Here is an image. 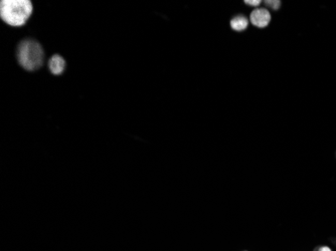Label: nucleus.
I'll list each match as a JSON object with an SVG mask.
<instances>
[{"label": "nucleus", "instance_id": "nucleus-3", "mask_svg": "<svg viewBox=\"0 0 336 251\" xmlns=\"http://www.w3.org/2000/svg\"><path fill=\"white\" fill-rule=\"evenodd\" d=\"M250 20L256 27H267L271 22V13L266 8H256L251 13Z\"/></svg>", "mask_w": 336, "mask_h": 251}, {"label": "nucleus", "instance_id": "nucleus-8", "mask_svg": "<svg viewBox=\"0 0 336 251\" xmlns=\"http://www.w3.org/2000/svg\"><path fill=\"white\" fill-rule=\"evenodd\" d=\"M317 251H332V250H331V248L328 247V246H321V247L318 248Z\"/></svg>", "mask_w": 336, "mask_h": 251}, {"label": "nucleus", "instance_id": "nucleus-7", "mask_svg": "<svg viewBox=\"0 0 336 251\" xmlns=\"http://www.w3.org/2000/svg\"><path fill=\"white\" fill-rule=\"evenodd\" d=\"M245 3L248 5V6H253V7H258L262 2L260 1V0H246Z\"/></svg>", "mask_w": 336, "mask_h": 251}, {"label": "nucleus", "instance_id": "nucleus-5", "mask_svg": "<svg viewBox=\"0 0 336 251\" xmlns=\"http://www.w3.org/2000/svg\"><path fill=\"white\" fill-rule=\"evenodd\" d=\"M230 27L235 32H244L249 26V19H248L243 14H238L230 19Z\"/></svg>", "mask_w": 336, "mask_h": 251}, {"label": "nucleus", "instance_id": "nucleus-1", "mask_svg": "<svg viewBox=\"0 0 336 251\" xmlns=\"http://www.w3.org/2000/svg\"><path fill=\"white\" fill-rule=\"evenodd\" d=\"M33 14V4L28 0H2L0 17L13 27L23 26Z\"/></svg>", "mask_w": 336, "mask_h": 251}, {"label": "nucleus", "instance_id": "nucleus-6", "mask_svg": "<svg viewBox=\"0 0 336 251\" xmlns=\"http://www.w3.org/2000/svg\"><path fill=\"white\" fill-rule=\"evenodd\" d=\"M264 3L267 7L273 9L274 11H277L281 7V1H279V0H267Z\"/></svg>", "mask_w": 336, "mask_h": 251}, {"label": "nucleus", "instance_id": "nucleus-4", "mask_svg": "<svg viewBox=\"0 0 336 251\" xmlns=\"http://www.w3.org/2000/svg\"><path fill=\"white\" fill-rule=\"evenodd\" d=\"M49 67L51 72L54 76H60L65 71L66 68V61L64 57L58 54H54L50 58Z\"/></svg>", "mask_w": 336, "mask_h": 251}, {"label": "nucleus", "instance_id": "nucleus-2", "mask_svg": "<svg viewBox=\"0 0 336 251\" xmlns=\"http://www.w3.org/2000/svg\"><path fill=\"white\" fill-rule=\"evenodd\" d=\"M17 55L19 65L29 71L40 68L45 63V51L40 44L34 39L22 40L18 47Z\"/></svg>", "mask_w": 336, "mask_h": 251}]
</instances>
